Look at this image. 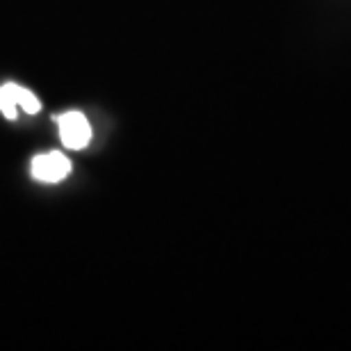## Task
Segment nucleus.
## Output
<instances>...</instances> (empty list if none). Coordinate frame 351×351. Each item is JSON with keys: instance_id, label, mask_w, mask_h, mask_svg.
I'll return each mask as SVG.
<instances>
[{"instance_id": "obj_1", "label": "nucleus", "mask_w": 351, "mask_h": 351, "mask_svg": "<svg viewBox=\"0 0 351 351\" xmlns=\"http://www.w3.org/2000/svg\"><path fill=\"white\" fill-rule=\"evenodd\" d=\"M58 130H60V139L66 149L80 151L91 142L94 137V130H91V123L87 121V117L82 112H64L58 119Z\"/></svg>"}, {"instance_id": "obj_2", "label": "nucleus", "mask_w": 351, "mask_h": 351, "mask_svg": "<svg viewBox=\"0 0 351 351\" xmlns=\"http://www.w3.org/2000/svg\"><path fill=\"white\" fill-rule=\"evenodd\" d=\"M71 169H73L71 160L60 151L34 156L32 165H30L32 178L39 182H62L69 173H71Z\"/></svg>"}, {"instance_id": "obj_3", "label": "nucleus", "mask_w": 351, "mask_h": 351, "mask_svg": "<svg viewBox=\"0 0 351 351\" xmlns=\"http://www.w3.org/2000/svg\"><path fill=\"white\" fill-rule=\"evenodd\" d=\"M19 85L14 82H7V85L0 87V112L7 119H16L19 117Z\"/></svg>"}, {"instance_id": "obj_4", "label": "nucleus", "mask_w": 351, "mask_h": 351, "mask_svg": "<svg viewBox=\"0 0 351 351\" xmlns=\"http://www.w3.org/2000/svg\"><path fill=\"white\" fill-rule=\"evenodd\" d=\"M19 108H21V110H25L27 114H37V112L41 110V101L32 94L30 89L21 87V89H19Z\"/></svg>"}]
</instances>
